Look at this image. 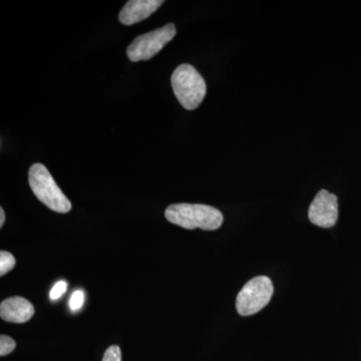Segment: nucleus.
I'll use <instances>...</instances> for the list:
<instances>
[{
    "mask_svg": "<svg viewBox=\"0 0 361 361\" xmlns=\"http://www.w3.org/2000/svg\"><path fill=\"white\" fill-rule=\"evenodd\" d=\"M35 314V307L27 299L20 296L11 297L2 301L0 316L6 322L25 323Z\"/></svg>",
    "mask_w": 361,
    "mask_h": 361,
    "instance_id": "obj_8",
    "label": "nucleus"
},
{
    "mask_svg": "<svg viewBox=\"0 0 361 361\" xmlns=\"http://www.w3.org/2000/svg\"><path fill=\"white\" fill-rule=\"evenodd\" d=\"M28 182L33 194L47 208L56 213H68L71 203L61 191L51 173L42 164H33L28 172Z\"/></svg>",
    "mask_w": 361,
    "mask_h": 361,
    "instance_id": "obj_2",
    "label": "nucleus"
},
{
    "mask_svg": "<svg viewBox=\"0 0 361 361\" xmlns=\"http://www.w3.org/2000/svg\"><path fill=\"white\" fill-rule=\"evenodd\" d=\"M163 4V0H130L123 7L118 18L123 25H135L151 16Z\"/></svg>",
    "mask_w": 361,
    "mask_h": 361,
    "instance_id": "obj_7",
    "label": "nucleus"
},
{
    "mask_svg": "<svg viewBox=\"0 0 361 361\" xmlns=\"http://www.w3.org/2000/svg\"><path fill=\"white\" fill-rule=\"evenodd\" d=\"M16 348V341L7 336H0V355L6 356L13 353Z\"/></svg>",
    "mask_w": 361,
    "mask_h": 361,
    "instance_id": "obj_10",
    "label": "nucleus"
},
{
    "mask_svg": "<svg viewBox=\"0 0 361 361\" xmlns=\"http://www.w3.org/2000/svg\"><path fill=\"white\" fill-rule=\"evenodd\" d=\"M85 302V293L82 290L73 292L70 299V307L73 311L80 310Z\"/></svg>",
    "mask_w": 361,
    "mask_h": 361,
    "instance_id": "obj_11",
    "label": "nucleus"
},
{
    "mask_svg": "<svg viewBox=\"0 0 361 361\" xmlns=\"http://www.w3.org/2000/svg\"><path fill=\"white\" fill-rule=\"evenodd\" d=\"M171 82L176 97L186 110H195L205 99V80L193 66L184 63L178 66L173 73Z\"/></svg>",
    "mask_w": 361,
    "mask_h": 361,
    "instance_id": "obj_3",
    "label": "nucleus"
},
{
    "mask_svg": "<svg viewBox=\"0 0 361 361\" xmlns=\"http://www.w3.org/2000/svg\"><path fill=\"white\" fill-rule=\"evenodd\" d=\"M177 30L174 23H168L163 27L135 37L128 47L127 54L130 61H148L156 56L165 45L174 39Z\"/></svg>",
    "mask_w": 361,
    "mask_h": 361,
    "instance_id": "obj_5",
    "label": "nucleus"
},
{
    "mask_svg": "<svg viewBox=\"0 0 361 361\" xmlns=\"http://www.w3.org/2000/svg\"><path fill=\"white\" fill-rule=\"evenodd\" d=\"M308 217L310 222L318 227H334L338 219V202L336 195L322 190L311 203Z\"/></svg>",
    "mask_w": 361,
    "mask_h": 361,
    "instance_id": "obj_6",
    "label": "nucleus"
},
{
    "mask_svg": "<svg viewBox=\"0 0 361 361\" xmlns=\"http://www.w3.org/2000/svg\"><path fill=\"white\" fill-rule=\"evenodd\" d=\"M66 289H68V283L63 280L59 281L51 289V295H49L51 300H58L59 298H61L66 293Z\"/></svg>",
    "mask_w": 361,
    "mask_h": 361,
    "instance_id": "obj_13",
    "label": "nucleus"
},
{
    "mask_svg": "<svg viewBox=\"0 0 361 361\" xmlns=\"http://www.w3.org/2000/svg\"><path fill=\"white\" fill-rule=\"evenodd\" d=\"M16 266V258L9 252H0V276H4Z\"/></svg>",
    "mask_w": 361,
    "mask_h": 361,
    "instance_id": "obj_9",
    "label": "nucleus"
},
{
    "mask_svg": "<svg viewBox=\"0 0 361 361\" xmlns=\"http://www.w3.org/2000/svg\"><path fill=\"white\" fill-rule=\"evenodd\" d=\"M4 222H6V213H4V209L0 208V227L4 226Z\"/></svg>",
    "mask_w": 361,
    "mask_h": 361,
    "instance_id": "obj_14",
    "label": "nucleus"
},
{
    "mask_svg": "<svg viewBox=\"0 0 361 361\" xmlns=\"http://www.w3.org/2000/svg\"><path fill=\"white\" fill-rule=\"evenodd\" d=\"M165 216L169 222L188 230L200 228L214 231L219 229L224 221L218 209L203 204H174L168 207Z\"/></svg>",
    "mask_w": 361,
    "mask_h": 361,
    "instance_id": "obj_1",
    "label": "nucleus"
},
{
    "mask_svg": "<svg viewBox=\"0 0 361 361\" xmlns=\"http://www.w3.org/2000/svg\"><path fill=\"white\" fill-rule=\"evenodd\" d=\"M103 361H122L120 346L111 345L104 353Z\"/></svg>",
    "mask_w": 361,
    "mask_h": 361,
    "instance_id": "obj_12",
    "label": "nucleus"
},
{
    "mask_svg": "<svg viewBox=\"0 0 361 361\" xmlns=\"http://www.w3.org/2000/svg\"><path fill=\"white\" fill-rule=\"evenodd\" d=\"M274 288L270 278L257 276L244 285L236 299V308L240 315L255 314L270 302Z\"/></svg>",
    "mask_w": 361,
    "mask_h": 361,
    "instance_id": "obj_4",
    "label": "nucleus"
}]
</instances>
